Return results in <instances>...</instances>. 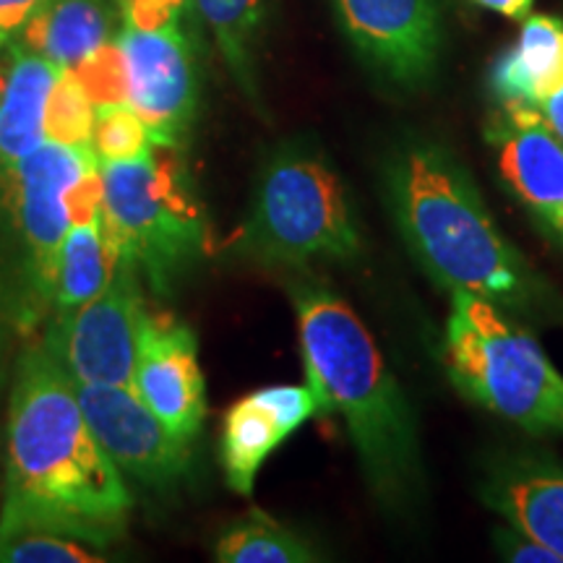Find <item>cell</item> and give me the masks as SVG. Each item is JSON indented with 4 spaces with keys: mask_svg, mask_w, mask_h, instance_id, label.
<instances>
[{
    "mask_svg": "<svg viewBox=\"0 0 563 563\" xmlns=\"http://www.w3.org/2000/svg\"><path fill=\"white\" fill-rule=\"evenodd\" d=\"M490 81L501 102L540 108L563 87V21L527 16L517 42L493 66Z\"/></svg>",
    "mask_w": 563,
    "mask_h": 563,
    "instance_id": "obj_16",
    "label": "cell"
},
{
    "mask_svg": "<svg viewBox=\"0 0 563 563\" xmlns=\"http://www.w3.org/2000/svg\"><path fill=\"white\" fill-rule=\"evenodd\" d=\"M285 439V428L253 394L232 405L222 428V464L230 488L249 496L264 460Z\"/></svg>",
    "mask_w": 563,
    "mask_h": 563,
    "instance_id": "obj_19",
    "label": "cell"
},
{
    "mask_svg": "<svg viewBox=\"0 0 563 563\" xmlns=\"http://www.w3.org/2000/svg\"><path fill=\"white\" fill-rule=\"evenodd\" d=\"M481 496L514 530L530 534L563 563V464L511 456L490 470Z\"/></svg>",
    "mask_w": 563,
    "mask_h": 563,
    "instance_id": "obj_14",
    "label": "cell"
},
{
    "mask_svg": "<svg viewBox=\"0 0 563 563\" xmlns=\"http://www.w3.org/2000/svg\"><path fill=\"white\" fill-rule=\"evenodd\" d=\"M74 70L95 108L129 102V63L118 40L104 42L97 51H91L87 58L76 63Z\"/></svg>",
    "mask_w": 563,
    "mask_h": 563,
    "instance_id": "obj_25",
    "label": "cell"
},
{
    "mask_svg": "<svg viewBox=\"0 0 563 563\" xmlns=\"http://www.w3.org/2000/svg\"><path fill=\"white\" fill-rule=\"evenodd\" d=\"M79 405L91 433L118 470L150 485H167L188 464V443L139 399L131 386L84 384Z\"/></svg>",
    "mask_w": 563,
    "mask_h": 563,
    "instance_id": "obj_9",
    "label": "cell"
},
{
    "mask_svg": "<svg viewBox=\"0 0 563 563\" xmlns=\"http://www.w3.org/2000/svg\"><path fill=\"white\" fill-rule=\"evenodd\" d=\"M217 561L224 563H308L316 553L292 530L253 511L232 525L217 543Z\"/></svg>",
    "mask_w": 563,
    "mask_h": 563,
    "instance_id": "obj_20",
    "label": "cell"
},
{
    "mask_svg": "<svg viewBox=\"0 0 563 563\" xmlns=\"http://www.w3.org/2000/svg\"><path fill=\"white\" fill-rule=\"evenodd\" d=\"M110 0H47L24 26V45L60 68H76L110 37Z\"/></svg>",
    "mask_w": 563,
    "mask_h": 563,
    "instance_id": "obj_17",
    "label": "cell"
},
{
    "mask_svg": "<svg viewBox=\"0 0 563 563\" xmlns=\"http://www.w3.org/2000/svg\"><path fill=\"white\" fill-rule=\"evenodd\" d=\"M475 3L509 19H527L532 9V0H475Z\"/></svg>",
    "mask_w": 563,
    "mask_h": 563,
    "instance_id": "obj_32",
    "label": "cell"
},
{
    "mask_svg": "<svg viewBox=\"0 0 563 563\" xmlns=\"http://www.w3.org/2000/svg\"><path fill=\"white\" fill-rule=\"evenodd\" d=\"M45 139L68 146H91L95 104L84 91L74 68H60L45 102Z\"/></svg>",
    "mask_w": 563,
    "mask_h": 563,
    "instance_id": "obj_22",
    "label": "cell"
},
{
    "mask_svg": "<svg viewBox=\"0 0 563 563\" xmlns=\"http://www.w3.org/2000/svg\"><path fill=\"white\" fill-rule=\"evenodd\" d=\"M498 543V553L509 561H534V563H561V559L555 553L548 551L545 545H540L538 540H532L530 534L514 530L509 525V530H498L496 534Z\"/></svg>",
    "mask_w": 563,
    "mask_h": 563,
    "instance_id": "obj_29",
    "label": "cell"
},
{
    "mask_svg": "<svg viewBox=\"0 0 563 563\" xmlns=\"http://www.w3.org/2000/svg\"><path fill=\"white\" fill-rule=\"evenodd\" d=\"M488 141L506 186L548 228L563 220V144L548 129L538 108L501 102Z\"/></svg>",
    "mask_w": 563,
    "mask_h": 563,
    "instance_id": "obj_13",
    "label": "cell"
},
{
    "mask_svg": "<svg viewBox=\"0 0 563 563\" xmlns=\"http://www.w3.org/2000/svg\"><path fill=\"white\" fill-rule=\"evenodd\" d=\"M538 110H540V115H543L548 129L553 131V136L563 144V87L555 91L553 97H548V100L540 104Z\"/></svg>",
    "mask_w": 563,
    "mask_h": 563,
    "instance_id": "obj_31",
    "label": "cell"
},
{
    "mask_svg": "<svg viewBox=\"0 0 563 563\" xmlns=\"http://www.w3.org/2000/svg\"><path fill=\"white\" fill-rule=\"evenodd\" d=\"M131 496L91 433L76 382L47 344L19 363L9 415L0 530H47L102 548L123 532Z\"/></svg>",
    "mask_w": 563,
    "mask_h": 563,
    "instance_id": "obj_1",
    "label": "cell"
},
{
    "mask_svg": "<svg viewBox=\"0 0 563 563\" xmlns=\"http://www.w3.org/2000/svg\"><path fill=\"white\" fill-rule=\"evenodd\" d=\"M0 561L3 563H100L74 538L47 530H0Z\"/></svg>",
    "mask_w": 563,
    "mask_h": 563,
    "instance_id": "obj_24",
    "label": "cell"
},
{
    "mask_svg": "<svg viewBox=\"0 0 563 563\" xmlns=\"http://www.w3.org/2000/svg\"><path fill=\"white\" fill-rule=\"evenodd\" d=\"M129 63V104L150 131L152 144L178 146L186 141L199 104L191 47L178 24L159 30L125 26L121 37Z\"/></svg>",
    "mask_w": 563,
    "mask_h": 563,
    "instance_id": "obj_8",
    "label": "cell"
},
{
    "mask_svg": "<svg viewBox=\"0 0 563 563\" xmlns=\"http://www.w3.org/2000/svg\"><path fill=\"white\" fill-rule=\"evenodd\" d=\"M344 32L394 81L431 76L441 47L439 0H334Z\"/></svg>",
    "mask_w": 563,
    "mask_h": 563,
    "instance_id": "obj_12",
    "label": "cell"
},
{
    "mask_svg": "<svg viewBox=\"0 0 563 563\" xmlns=\"http://www.w3.org/2000/svg\"><path fill=\"white\" fill-rule=\"evenodd\" d=\"M100 173L104 235L144 266L154 290L165 292L207 249L203 214L178 154L173 146L152 144L133 159L100 162Z\"/></svg>",
    "mask_w": 563,
    "mask_h": 563,
    "instance_id": "obj_5",
    "label": "cell"
},
{
    "mask_svg": "<svg viewBox=\"0 0 563 563\" xmlns=\"http://www.w3.org/2000/svg\"><path fill=\"white\" fill-rule=\"evenodd\" d=\"M555 232H559V235H561V238H563V220H561V222H559V228H555Z\"/></svg>",
    "mask_w": 563,
    "mask_h": 563,
    "instance_id": "obj_33",
    "label": "cell"
},
{
    "mask_svg": "<svg viewBox=\"0 0 563 563\" xmlns=\"http://www.w3.org/2000/svg\"><path fill=\"white\" fill-rule=\"evenodd\" d=\"M186 0H123V24L136 30H159L175 24Z\"/></svg>",
    "mask_w": 563,
    "mask_h": 563,
    "instance_id": "obj_28",
    "label": "cell"
},
{
    "mask_svg": "<svg viewBox=\"0 0 563 563\" xmlns=\"http://www.w3.org/2000/svg\"><path fill=\"white\" fill-rule=\"evenodd\" d=\"M152 146V136L146 131L139 112L125 104H108L97 108L95 133H91V150L100 162H123L144 154Z\"/></svg>",
    "mask_w": 563,
    "mask_h": 563,
    "instance_id": "obj_23",
    "label": "cell"
},
{
    "mask_svg": "<svg viewBox=\"0 0 563 563\" xmlns=\"http://www.w3.org/2000/svg\"><path fill=\"white\" fill-rule=\"evenodd\" d=\"M232 245L269 264L344 262L357 256L361 235L342 183L327 162L287 150L266 165L249 220Z\"/></svg>",
    "mask_w": 563,
    "mask_h": 563,
    "instance_id": "obj_6",
    "label": "cell"
},
{
    "mask_svg": "<svg viewBox=\"0 0 563 563\" xmlns=\"http://www.w3.org/2000/svg\"><path fill=\"white\" fill-rule=\"evenodd\" d=\"M104 199V180L100 173V159L91 162L79 178L70 183L66 191V209L70 224H81L95 220L102 209Z\"/></svg>",
    "mask_w": 563,
    "mask_h": 563,
    "instance_id": "obj_27",
    "label": "cell"
},
{
    "mask_svg": "<svg viewBox=\"0 0 563 563\" xmlns=\"http://www.w3.org/2000/svg\"><path fill=\"white\" fill-rule=\"evenodd\" d=\"M91 162H97L91 146H68L45 139L11 170L16 175L19 222L32 253L34 282L47 298H53L60 245L70 228L66 191Z\"/></svg>",
    "mask_w": 563,
    "mask_h": 563,
    "instance_id": "obj_10",
    "label": "cell"
},
{
    "mask_svg": "<svg viewBox=\"0 0 563 563\" xmlns=\"http://www.w3.org/2000/svg\"><path fill=\"white\" fill-rule=\"evenodd\" d=\"M389 201L418 264L449 292L522 311L540 285L493 222L473 178L439 144L412 141L389 162Z\"/></svg>",
    "mask_w": 563,
    "mask_h": 563,
    "instance_id": "obj_3",
    "label": "cell"
},
{
    "mask_svg": "<svg viewBox=\"0 0 563 563\" xmlns=\"http://www.w3.org/2000/svg\"><path fill=\"white\" fill-rule=\"evenodd\" d=\"M302 363L319 415H342L373 493L402 506L420 490L418 428L365 323L321 285L292 287Z\"/></svg>",
    "mask_w": 563,
    "mask_h": 563,
    "instance_id": "obj_2",
    "label": "cell"
},
{
    "mask_svg": "<svg viewBox=\"0 0 563 563\" xmlns=\"http://www.w3.org/2000/svg\"><path fill=\"white\" fill-rule=\"evenodd\" d=\"M47 0H0V51L30 24Z\"/></svg>",
    "mask_w": 563,
    "mask_h": 563,
    "instance_id": "obj_30",
    "label": "cell"
},
{
    "mask_svg": "<svg viewBox=\"0 0 563 563\" xmlns=\"http://www.w3.org/2000/svg\"><path fill=\"white\" fill-rule=\"evenodd\" d=\"M131 389L180 441L199 433L207 410L203 376L196 334L186 323L144 313Z\"/></svg>",
    "mask_w": 563,
    "mask_h": 563,
    "instance_id": "obj_11",
    "label": "cell"
},
{
    "mask_svg": "<svg viewBox=\"0 0 563 563\" xmlns=\"http://www.w3.org/2000/svg\"><path fill=\"white\" fill-rule=\"evenodd\" d=\"M446 368L460 391L532 433L563 431V376L490 300L452 295Z\"/></svg>",
    "mask_w": 563,
    "mask_h": 563,
    "instance_id": "obj_4",
    "label": "cell"
},
{
    "mask_svg": "<svg viewBox=\"0 0 563 563\" xmlns=\"http://www.w3.org/2000/svg\"><path fill=\"white\" fill-rule=\"evenodd\" d=\"M118 262L115 243L104 235L100 214L95 220L70 224L60 245L53 298L60 313L76 311L97 298L112 277Z\"/></svg>",
    "mask_w": 563,
    "mask_h": 563,
    "instance_id": "obj_18",
    "label": "cell"
},
{
    "mask_svg": "<svg viewBox=\"0 0 563 563\" xmlns=\"http://www.w3.org/2000/svg\"><path fill=\"white\" fill-rule=\"evenodd\" d=\"M144 313L139 266L129 253L118 251L108 287L87 306L60 313L45 344L66 365L76 386H133Z\"/></svg>",
    "mask_w": 563,
    "mask_h": 563,
    "instance_id": "obj_7",
    "label": "cell"
},
{
    "mask_svg": "<svg viewBox=\"0 0 563 563\" xmlns=\"http://www.w3.org/2000/svg\"><path fill=\"white\" fill-rule=\"evenodd\" d=\"M253 397L269 410L285 433L290 435L313 415H319V402L311 386H269V389L253 391Z\"/></svg>",
    "mask_w": 563,
    "mask_h": 563,
    "instance_id": "obj_26",
    "label": "cell"
},
{
    "mask_svg": "<svg viewBox=\"0 0 563 563\" xmlns=\"http://www.w3.org/2000/svg\"><path fill=\"white\" fill-rule=\"evenodd\" d=\"M194 3L214 34L235 79L253 95L251 42L262 19L264 0H194Z\"/></svg>",
    "mask_w": 563,
    "mask_h": 563,
    "instance_id": "obj_21",
    "label": "cell"
},
{
    "mask_svg": "<svg viewBox=\"0 0 563 563\" xmlns=\"http://www.w3.org/2000/svg\"><path fill=\"white\" fill-rule=\"evenodd\" d=\"M60 66L32 53L11 47L0 66V170H13L21 157L45 141V102Z\"/></svg>",
    "mask_w": 563,
    "mask_h": 563,
    "instance_id": "obj_15",
    "label": "cell"
}]
</instances>
